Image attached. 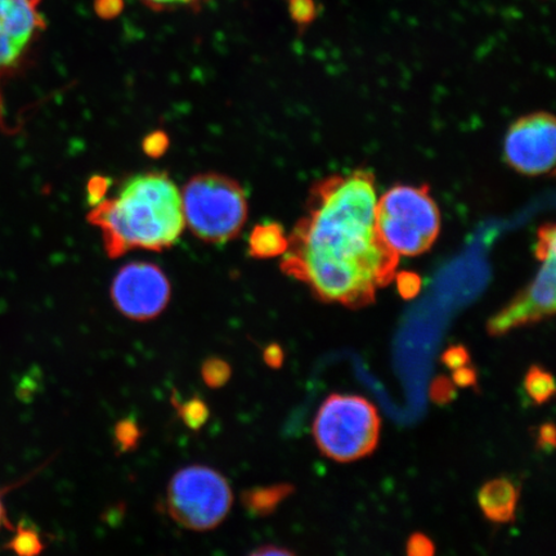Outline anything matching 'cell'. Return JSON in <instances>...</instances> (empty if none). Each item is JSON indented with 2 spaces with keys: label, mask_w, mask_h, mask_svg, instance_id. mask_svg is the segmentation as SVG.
Masks as SVG:
<instances>
[{
  "label": "cell",
  "mask_w": 556,
  "mask_h": 556,
  "mask_svg": "<svg viewBox=\"0 0 556 556\" xmlns=\"http://www.w3.org/2000/svg\"><path fill=\"white\" fill-rule=\"evenodd\" d=\"M377 180L357 169L312 186L307 212L288 236L285 274L307 283L321 301L350 308L371 304L393 281L400 255L375 228Z\"/></svg>",
  "instance_id": "6da1fadb"
},
{
  "label": "cell",
  "mask_w": 556,
  "mask_h": 556,
  "mask_svg": "<svg viewBox=\"0 0 556 556\" xmlns=\"http://www.w3.org/2000/svg\"><path fill=\"white\" fill-rule=\"evenodd\" d=\"M100 229L110 258L142 249L163 252L186 227L182 193L168 174L148 172L125 180L114 198H103L88 214Z\"/></svg>",
  "instance_id": "7a4b0ae2"
},
{
  "label": "cell",
  "mask_w": 556,
  "mask_h": 556,
  "mask_svg": "<svg viewBox=\"0 0 556 556\" xmlns=\"http://www.w3.org/2000/svg\"><path fill=\"white\" fill-rule=\"evenodd\" d=\"M375 228L400 256L421 255L441 232V212L428 186L399 185L378 198Z\"/></svg>",
  "instance_id": "3957f363"
},
{
  "label": "cell",
  "mask_w": 556,
  "mask_h": 556,
  "mask_svg": "<svg viewBox=\"0 0 556 556\" xmlns=\"http://www.w3.org/2000/svg\"><path fill=\"white\" fill-rule=\"evenodd\" d=\"M186 225L200 240L226 243L238 238L248 219V200L238 180L217 173L199 174L182 193Z\"/></svg>",
  "instance_id": "277c9868"
},
{
  "label": "cell",
  "mask_w": 556,
  "mask_h": 556,
  "mask_svg": "<svg viewBox=\"0 0 556 556\" xmlns=\"http://www.w3.org/2000/svg\"><path fill=\"white\" fill-rule=\"evenodd\" d=\"M380 416L358 395L332 394L313 424V435L325 456L338 463L356 462L377 448Z\"/></svg>",
  "instance_id": "5b68a950"
},
{
  "label": "cell",
  "mask_w": 556,
  "mask_h": 556,
  "mask_svg": "<svg viewBox=\"0 0 556 556\" xmlns=\"http://www.w3.org/2000/svg\"><path fill=\"white\" fill-rule=\"evenodd\" d=\"M233 503L227 479L217 470L191 465L176 472L166 490V510L179 526L211 531L226 519Z\"/></svg>",
  "instance_id": "8992f818"
},
{
  "label": "cell",
  "mask_w": 556,
  "mask_h": 556,
  "mask_svg": "<svg viewBox=\"0 0 556 556\" xmlns=\"http://www.w3.org/2000/svg\"><path fill=\"white\" fill-rule=\"evenodd\" d=\"M46 18L40 0H0V124L4 127L3 83L18 72L31 53Z\"/></svg>",
  "instance_id": "52a82bcc"
},
{
  "label": "cell",
  "mask_w": 556,
  "mask_h": 556,
  "mask_svg": "<svg viewBox=\"0 0 556 556\" xmlns=\"http://www.w3.org/2000/svg\"><path fill=\"white\" fill-rule=\"evenodd\" d=\"M172 287L162 268L148 262H131L116 274L111 298L117 311L136 321H149L168 305Z\"/></svg>",
  "instance_id": "ba28073f"
},
{
  "label": "cell",
  "mask_w": 556,
  "mask_h": 556,
  "mask_svg": "<svg viewBox=\"0 0 556 556\" xmlns=\"http://www.w3.org/2000/svg\"><path fill=\"white\" fill-rule=\"evenodd\" d=\"M507 165L525 176L539 177L552 173L556 157V122L548 113L521 116L505 136Z\"/></svg>",
  "instance_id": "9c48e42d"
},
{
  "label": "cell",
  "mask_w": 556,
  "mask_h": 556,
  "mask_svg": "<svg viewBox=\"0 0 556 556\" xmlns=\"http://www.w3.org/2000/svg\"><path fill=\"white\" fill-rule=\"evenodd\" d=\"M541 252L538 258L542 267L536 278L525 291L493 316L486 324V331L492 337L505 333L541 319L552 317L555 313V249Z\"/></svg>",
  "instance_id": "30bf717a"
},
{
  "label": "cell",
  "mask_w": 556,
  "mask_h": 556,
  "mask_svg": "<svg viewBox=\"0 0 556 556\" xmlns=\"http://www.w3.org/2000/svg\"><path fill=\"white\" fill-rule=\"evenodd\" d=\"M519 486L507 478L485 483L478 493V503L493 523H510L516 518Z\"/></svg>",
  "instance_id": "8fae6325"
},
{
  "label": "cell",
  "mask_w": 556,
  "mask_h": 556,
  "mask_svg": "<svg viewBox=\"0 0 556 556\" xmlns=\"http://www.w3.org/2000/svg\"><path fill=\"white\" fill-rule=\"evenodd\" d=\"M288 248V236L277 224H263L253 229L249 239V253L254 258L267 260L283 255Z\"/></svg>",
  "instance_id": "7c38bea8"
},
{
  "label": "cell",
  "mask_w": 556,
  "mask_h": 556,
  "mask_svg": "<svg viewBox=\"0 0 556 556\" xmlns=\"http://www.w3.org/2000/svg\"><path fill=\"white\" fill-rule=\"evenodd\" d=\"M293 492L294 486L290 484L260 486L243 493L242 503L254 516H269Z\"/></svg>",
  "instance_id": "4fadbf2b"
},
{
  "label": "cell",
  "mask_w": 556,
  "mask_h": 556,
  "mask_svg": "<svg viewBox=\"0 0 556 556\" xmlns=\"http://www.w3.org/2000/svg\"><path fill=\"white\" fill-rule=\"evenodd\" d=\"M525 388L528 397L536 403V405H544V403L551 401L555 394L553 375L540 366H532L530 370H528Z\"/></svg>",
  "instance_id": "5bb4252c"
},
{
  "label": "cell",
  "mask_w": 556,
  "mask_h": 556,
  "mask_svg": "<svg viewBox=\"0 0 556 556\" xmlns=\"http://www.w3.org/2000/svg\"><path fill=\"white\" fill-rule=\"evenodd\" d=\"M5 546L11 552L24 556L38 555L45 551V544L37 528L25 523L18 525L15 534Z\"/></svg>",
  "instance_id": "9a60e30c"
},
{
  "label": "cell",
  "mask_w": 556,
  "mask_h": 556,
  "mask_svg": "<svg viewBox=\"0 0 556 556\" xmlns=\"http://www.w3.org/2000/svg\"><path fill=\"white\" fill-rule=\"evenodd\" d=\"M180 419L184 420L187 427L193 430H198L204 426L208 419V408L206 403L199 397L187 400L182 403L174 401Z\"/></svg>",
  "instance_id": "2e32d148"
},
{
  "label": "cell",
  "mask_w": 556,
  "mask_h": 556,
  "mask_svg": "<svg viewBox=\"0 0 556 556\" xmlns=\"http://www.w3.org/2000/svg\"><path fill=\"white\" fill-rule=\"evenodd\" d=\"M231 366L227 361L217 357L206 359L203 368H201L205 384L211 388L226 386L229 378H231Z\"/></svg>",
  "instance_id": "e0dca14e"
},
{
  "label": "cell",
  "mask_w": 556,
  "mask_h": 556,
  "mask_svg": "<svg viewBox=\"0 0 556 556\" xmlns=\"http://www.w3.org/2000/svg\"><path fill=\"white\" fill-rule=\"evenodd\" d=\"M289 15L294 23L304 29L316 20L318 15L315 0H287Z\"/></svg>",
  "instance_id": "ac0fdd59"
},
{
  "label": "cell",
  "mask_w": 556,
  "mask_h": 556,
  "mask_svg": "<svg viewBox=\"0 0 556 556\" xmlns=\"http://www.w3.org/2000/svg\"><path fill=\"white\" fill-rule=\"evenodd\" d=\"M139 437H141V432H139L135 421L124 420L117 424L115 428V440L123 451L134 450Z\"/></svg>",
  "instance_id": "d6986e66"
},
{
  "label": "cell",
  "mask_w": 556,
  "mask_h": 556,
  "mask_svg": "<svg viewBox=\"0 0 556 556\" xmlns=\"http://www.w3.org/2000/svg\"><path fill=\"white\" fill-rule=\"evenodd\" d=\"M430 399L437 405H447V403L456 399V388L454 381L446 377H438L430 387Z\"/></svg>",
  "instance_id": "ffe728a7"
},
{
  "label": "cell",
  "mask_w": 556,
  "mask_h": 556,
  "mask_svg": "<svg viewBox=\"0 0 556 556\" xmlns=\"http://www.w3.org/2000/svg\"><path fill=\"white\" fill-rule=\"evenodd\" d=\"M144 5L156 12L176 10H199L207 0H142Z\"/></svg>",
  "instance_id": "44dd1931"
},
{
  "label": "cell",
  "mask_w": 556,
  "mask_h": 556,
  "mask_svg": "<svg viewBox=\"0 0 556 556\" xmlns=\"http://www.w3.org/2000/svg\"><path fill=\"white\" fill-rule=\"evenodd\" d=\"M397 278V288L403 299H414L420 293L421 278L413 273H402L395 275Z\"/></svg>",
  "instance_id": "7402d4cb"
},
{
  "label": "cell",
  "mask_w": 556,
  "mask_h": 556,
  "mask_svg": "<svg viewBox=\"0 0 556 556\" xmlns=\"http://www.w3.org/2000/svg\"><path fill=\"white\" fill-rule=\"evenodd\" d=\"M442 363L455 371L470 363V354L464 345H452L443 353Z\"/></svg>",
  "instance_id": "603a6c76"
},
{
  "label": "cell",
  "mask_w": 556,
  "mask_h": 556,
  "mask_svg": "<svg viewBox=\"0 0 556 556\" xmlns=\"http://www.w3.org/2000/svg\"><path fill=\"white\" fill-rule=\"evenodd\" d=\"M435 552L433 542L424 534L415 533L407 542V554L409 556H430Z\"/></svg>",
  "instance_id": "cb8c5ba5"
},
{
  "label": "cell",
  "mask_w": 556,
  "mask_h": 556,
  "mask_svg": "<svg viewBox=\"0 0 556 556\" xmlns=\"http://www.w3.org/2000/svg\"><path fill=\"white\" fill-rule=\"evenodd\" d=\"M124 10V0H94V11L103 20H113Z\"/></svg>",
  "instance_id": "d4e9b609"
},
{
  "label": "cell",
  "mask_w": 556,
  "mask_h": 556,
  "mask_svg": "<svg viewBox=\"0 0 556 556\" xmlns=\"http://www.w3.org/2000/svg\"><path fill=\"white\" fill-rule=\"evenodd\" d=\"M168 137H166L164 134H160V131H156V134H152L144 139L143 149L146 154L152 157H157L164 154L166 148H168Z\"/></svg>",
  "instance_id": "484cf974"
},
{
  "label": "cell",
  "mask_w": 556,
  "mask_h": 556,
  "mask_svg": "<svg viewBox=\"0 0 556 556\" xmlns=\"http://www.w3.org/2000/svg\"><path fill=\"white\" fill-rule=\"evenodd\" d=\"M109 179L104 177H94L90 179L88 191H89V200L90 203L96 205L100 203V201L106 197V192L109 190Z\"/></svg>",
  "instance_id": "4316f807"
},
{
  "label": "cell",
  "mask_w": 556,
  "mask_h": 556,
  "mask_svg": "<svg viewBox=\"0 0 556 556\" xmlns=\"http://www.w3.org/2000/svg\"><path fill=\"white\" fill-rule=\"evenodd\" d=\"M452 381L454 384L460 388H469L477 386V371L471 367H460L457 368L454 372V377H452Z\"/></svg>",
  "instance_id": "83f0119b"
},
{
  "label": "cell",
  "mask_w": 556,
  "mask_h": 556,
  "mask_svg": "<svg viewBox=\"0 0 556 556\" xmlns=\"http://www.w3.org/2000/svg\"><path fill=\"white\" fill-rule=\"evenodd\" d=\"M538 447L544 451H553L555 447V427L553 422H546L539 429Z\"/></svg>",
  "instance_id": "f1b7e54d"
},
{
  "label": "cell",
  "mask_w": 556,
  "mask_h": 556,
  "mask_svg": "<svg viewBox=\"0 0 556 556\" xmlns=\"http://www.w3.org/2000/svg\"><path fill=\"white\" fill-rule=\"evenodd\" d=\"M264 361L269 367L280 368L283 364L285 354L282 348L278 344H270L263 354Z\"/></svg>",
  "instance_id": "f546056e"
},
{
  "label": "cell",
  "mask_w": 556,
  "mask_h": 556,
  "mask_svg": "<svg viewBox=\"0 0 556 556\" xmlns=\"http://www.w3.org/2000/svg\"><path fill=\"white\" fill-rule=\"evenodd\" d=\"M253 555L269 556V555H293L288 548H280L274 545L263 546L255 551Z\"/></svg>",
  "instance_id": "4dcf8cb0"
},
{
  "label": "cell",
  "mask_w": 556,
  "mask_h": 556,
  "mask_svg": "<svg viewBox=\"0 0 556 556\" xmlns=\"http://www.w3.org/2000/svg\"><path fill=\"white\" fill-rule=\"evenodd\" d=\"M3 527L11 528L10 521H9V519H7V511H5V506H4V502H3V493H2V491H0V530H2Z\"/></svg>",
  "instance_id": "1f68e13d"
}]
</instances>
